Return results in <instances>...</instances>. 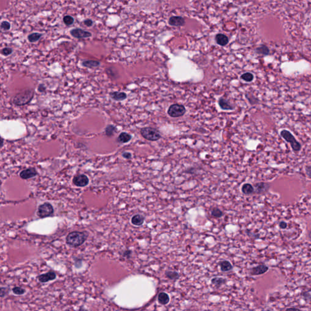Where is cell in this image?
<instances>
[{"label": "cell", "instance_id": "6da1fadb", "mask_svg": "<svg viewBox=\"0 0 311 311\" xmlns=\"http://www.w3.org/2000/svg\"><path fill=\"white\" fill-rule=\"evenodd\" d=\"M88 234L82 232H72L69 233L66 238V243L71 247H77L81 246L86 240Z\"/></svg>", "mask_w": 311, "mask_h": 311}, {"label": "cell", "instance_id": "7a4b0ae2", "mask_svg": "<svg viewBox=\"0 0 311 311\" xmlns=\"http://www.w3.org/2000/svg\"><path fill=\"white\" fill-rule=\"evenodd\" d=\"M34 96V90L28 88L17 94L13 99V102L15 105L23 106L29 103Z\"/></svg>", "mask_w": 311, "mask_h": 311}, {"label": "cell", "instance_id": "3957f363", "mask_svg": "<svg viewBox=\"0 0 311 311\" xmlns=\"http://www.w3.org/2000/svg\"><path fill=\"white\" fill-rule=\"evenodd\" d=\"M280 134L281 136L283 137L286 142L290 143L291 147L294 151L298 152L300 151L302 148L300 144L297 140V139L293 136L292 134L290 131L284 129L281 131Z\"/></svg>", "mask_w": 311, "mask_h": 311}, {"label": "cell", "instance_id": "277c9868", "mask_svg": "<svg viewBox=\"0 0 311 311\" xmlns=\"http://www.w3.org/2000/svg\"><path fill=\"white\" fill-rule=\"evenodd\" d=\"M140 133L145 139L150 141L158 140L161 137L160 132L156 128L151 127L142 128L140 130Z\"/></svg>", "mask_w": 311, "mask_h": 311}, {"label": "cell", "instance_id": "5b68a950", "mask_svg": "<svg viewBox=\"0 0 311 311\" xmlns=\"http://www.w3.org/2000/svg\"><path fill=\"white\" fill-rule=\"evenodd\" d=\"M53 213L54 208L52 205L49 202H45L38 207L37 214L40 218H46L51 216Z\"/></svg>", "mask_w": 311, "mask_h": 311}, {"label": "cell", "instance_id": "8992f818", "mask_svg": "<svg viewBox=\"0 0 311 311\" xmlns=\"http://www.w3.org/2000/svg\"><path fill=\"white\" fill-rule=\"evenodd\" d=\"M185 112L186 109L183 105L173 104L169 107L168 114L172 117H179L183 116Z\"/></svg>", "mask_w": 311, "mask_h": 311}, {"label": "cell", "instance_id": "52a82bcc", "mask_svg": "<svg viewBox=\"0 0 311 311\" xmlns=\"http://www.w3.org/2000/svg\"><path fill=\"white\" fill-rule=\"evenodd\" d=\"M268 270H269V267L264 264H262L252 267L250 270L249 274L252 276H257V275L265 274Z\"/></svg>", "mask_w": 311, "mask_h": 311}, {"label": "cell", "instance_id": "ba28073f", "mask_svg": "<svg viewBox=\"0 0 311 311\" xmlns=\"http://www.w3.org/2000/svg\"><path fill=\"white\" fill-rule=\"evenodd\" d=\"M74 184L77 187H85L89 183V179L85 174H79L75 176L73 180Z\"/></svg>", "mask_w": 311, "mask_h": 311}, {"label": "cell", "instance_id": "9c48e42d", "mask_svg": "<svg viewBox=\"0 0 311 311\" xmlns=\"http://www.w3.org/2000/svg\"><path fill=\"white\" fill-rule=\"evenodd\" d=\"M270 187V184L266 183H255L254 188V193L258 194H265V193L267 192L268 190H269Z\"/></svg>", "mask_w": 311, "mask_h": 311}, {"label": "cell", "instance_id": "30bf717a", "mask_svg": "<svg viewBox=\"0 0 311 311\" xmlns=\"http://www.w3.org/2000/svg\"><path fill=\"white\" fill-rule=\"evenodd\" d=\"M71 34L72 36L77 38H88L91 36V33L81 29H74L71 30Z\"/></svg>", "mask_w": 311, "mask_h": 311}, {"label": "cell", "instance_id": "8fae6325", "mask_svg": "<svg viewBox=\"0 0 311 311\" xmlns=\"http://www.w3.org/2000/svg\"><path fill=\"white\" fill-rule=\"evenodd\" d=\"M37 175V170L34 168H29L25 170H23L19 174L21 178L23 179H28L34 177Z\"/></svg>", "mask_w": 311, "mask_h": 311}, {"label": "cell", "instance_id": "7c38bea8", "mask_svg": "<svg viewBox=\"0 0 311 311\" xmlns=\"http://www.w3.org/2000/svg\"><path fill=\"white\" fill-rule=\"evenodd\" d=\"M55 278L56 274L54 272H49L46 274L40 275L38 276V279L41 283H46L49 281L54 280Z\"/></svg>", "mask_w": 311, "mask_h": 311}, {"label": "cell", "instance_id": "4fadbf2b", "mask_svg": "<svg viewBox=\"0 0 311 311\" xmlns=\"http://www.w3.org/2000/svg\"><path fill=\"white\" fill-rule=\"evenodd\" d=\"M168 23L171 26H181L185 24V20L181 17H172L169 19Z\"/></svg>", "mask_w": 311, "mask_h": 311}, {"label": "cell", "instance_id": "5bb4252c", "mask_svg": "<svg viewBox=\"0 0 311 311\" xmlns=\"http://www.w3.org/2000/svg\"><path fill=\"white\" fill-rule=\"evenodd\" d=\"M220 108L224 110H233V106L230 103L229 101L224 98H221L218 101Z\"/></svg>", "mask_w": 311, "mask_h": 311}, {"label": "cell", "instance_id": "9a60e30c", "mask_svg": "<svg viewBox=\"0 0 311 311\" xmlns=\"http://www.w3.org/2000/svg\"><path fill=\"white\" fill-rule=\"evenodd\" d=\"M110 96L112 99L117 101H123L127 97L126 93L122 92H113L110 94Z\"/></svg>", "mask_w": 311, "mask_h": 311}, {"label": "cell", "instance_id": "2e32d148", "mask_svg": "<svg viewBox=\"0 0 311 311\" xmlns=\"http://www.w3.org/2000/svg\"><path fill=\"white\" fill-rule=\"evenodd\" d=\"M220 266V269L222 272H229L233 269V265L230 263V262L227 260H224L222 261H220L219 263Z\"/></svg>", "mask_w": 311, "mask_h": 311}, {"label": "cell", "instance_id": "e0dca14e", "mask_svg": "<svg viewBox=\"0 0 311 311\" xmlns=\"http://www.w3.org/2000/svg\"><path fill=\"white\" fill-rule=\"evenodd\" d=\"M241 191L246 195H250L254 193V188L250 183H244L241 187Z\"/></svg>", "mask_w": 311, "mask_h": 311}, {"label": "cell", "instance_id": "ac0fdd59", "mask_svg": "<svg viewBox=\"0 0 311 311\" xmlns=\"http://www.w3.org/2000/svg\"><path fill=\"white\" fill-rule=\"evenodd\" d=\"M211 283L216 287H220L221 286L227 283L226 279L222 277H214L211 280Z\"/></svg>", "mask_w": 311, "mask_h": 311}, {"label": "cell", "instance_id": "d6986e66", "mask_svg": "<svg viewBox=\"0 0 311 311\" xmlns=\"http://www.w3.org/2000/svg\"><path fill=\"white\" fill-rule=\"evenodd\" d=\"M216 41L218 45L221 46H225L229 42V38L226 35L219 34L216 36Z\"/></svg>", "mask_w": 311, "mask_h": 311}, {"label": "cell", "instance_id": "ffe728a7", "mask_svg": "<svg viewBox=\"0 0 311 311\" xmlns=\"http://www.w3.org/2000/svg\"><path fill=\"white\" fill-rule=\"evenodd\" d=\"M131 137H132L129 134L125 132H123L120 133V134L118 136L117 141L121 144H125L128 142L131 139Z\"/></svg>", "mask_w": 311, "mask_h": 311}, {"label": "cell", "instance_id": "44dd1931", "mask_svg": "<svg viewBox=\"0 0 311 311\" xmlns=\"http://www.w3.org/2000/svg\"><path fill=\"white\" fill-rule=\"evenodd\" d=\"M158 302L162 305L168 304L170 302V297L165 292L160 293L158 295Z\"/></svg>", "mask_w": 311, "mask_h": 311}, {"label": "cell", "instance_id": "7402d4cb", "mask_svg": "<svg viewBox=\"0 0 311 311\" xmlns=\"http://www.w3.org/2000/svg\"><path fill=\"white\" fill-rule=\"evenodd\" d=\"M144 222V217L140 215H136L133 216L131 219V222L135 226H141Z\"/></svg>", "mask_w": 311, "mask_h": 311}, {"label": "cell", "instance_id": "603a6c76", "mask_svg": "<svg viewBox=\"0 0 311 311\" xmlns=\"http://www.w3.org/2000/svg\"><path fill=\"white\" fill-rule=\"evenodd\" d=\"M42 36L43 34L41 33H38V32L32 33L28 36V41L30 43H35L38 41Z\"/></svg>", "mask_w": 311, "mask_h": 311}, {"label": "cell", "instance_id": "cb8c5ba5", "mask_svg": "<svg viewBox=\"0 0 311 311\" xmlns=\"http://www.w3.org/2000/svg\"><path fill=\"white\" fill-rule=\"evenodd\" d=\"M82 64L85 67L92 68L98 66L100 64V63L97 61H94V60H87V61H84L82 63Z\"/></svg>", "mask_w": 311, "mask_h": 311}, {"label": "cell", "instance_id": "d4e9b609", "mask_svg": "<svg viewBox=\"0 0 311 311\" xmlns=\"http://www.w3.org/2000/svg\"><path fill=\"white\" fill-rule=\"evenodd\" d=\"M165 275L167 278L172 280H176L179 278V274L175 271H166L165 272Z\"/></svg>", "mask_w": 311, "mask_h": 311}, {"label": "cell", "instance_id": "484cf974", "mask_svg": "<svg viewBox=\"0 0 311 311\" xmlns=\"http://www.w3.org/2000/svg\"><path fill=\"white\" fill-rule=\"evenodd\" d=\"M211 215L215 218H220L223 216V212L219 208L215 207L212 209L211 211Z\"/></svg>", "mask_w": 311, "mask_h": 311}, {"label": "cell", "instance_id": "4316f807", "mask_svg": "<svg viewBox=\"0 0 311 311\" xmlns=\"http://www.w3.org/2000/svg\"><path fill=\"white\" fill-rule=\"evenodd\" d=\"M254 75L250 73H246L243 74L241 76V78L243 80H244L246 82H251L254 80Z\"/></svg>", "mask_w": 311, "mask_h": 311}, {"label": "cell", "instance_id": "83f0119b", "mask_svg": "<svg viewBox=\"0 0 311 311\" xmlns=\"http://www.w3.org/2000/svg\"><path fill=\"white\" fill-rule=\"evenodd\" d=\"M116 128H115L112 125H108L105 129V133L108 136H112L114 134V133L115 132Z\"/></svg>", "mask_w": 311, "mask_h": 311}, {"label": "cell", "instance_id": "f1b7e54d", "mask_svg": "<svg viewBox=\"0 0 311 311\" xmlns=\"http://www.w3.org/2000/svg\"><path fill=\"white\" fill-rule=\"evenodd\" d=\"M0 28L3 30H9L10 29V24L9 22L8 21H3L1 25H0Z\"/></svg>", "mask_w": 311, "mask_h": 311}, {"label": "cell", "instance_id": "f546056e", "mask_svg": "<svg viewBox=\"0 0 311 311\" xmlns=\"http://www.w3.org/2000/svg\"><path fill=\"white\" fill-rule=\"evenodd\" d=\"M12 52H13L12 49L10 47H4L1 51V54L2 55H4V56H8V55H10Z\"/></svg>", "mask_w": 311, "mask_h": 311}, {"label": "cell", "instance_id": "4dcf8cb0", "mask_svg": "<svg viewBox=\"0 0 311 311\" xmlns=\"http://www.w3.org/2000/svg\"><path fill=\"white\" fill-rule=\"evenodd\" d=\"M74 21V19L73 18L69 15H66L63 18V22L66 26H70L73 25Z\"/></svg>", "mask_w": 311, "mask_h": 311}, {"label": "cell", "instance_id": "1f68e13d", "mask_svg": "<svg viewBox=\"0 0 311 311\" xmlns=\"http://www.w3.org/2000/svg\"><path fill=\"white\" fill-rule=\"evenodd\" d=\"M256 51L259 54H263V55H267L269 54V49L267 47H265V46H262V47H260L258 48L257 50H256Z\"/></svg>", "mask_w": 311, "mask_h": 311}, {"label": "cell", "instance_id": "d6a6232c", "mask_svg": "<svg viewBox=\"0 0 311 311\" xmlns=\"http://www.w3.org/2000/svg\"><path fill=\"white\" fill-rule=\"evenodd\" d=\"M12 291L15 295H23L25 292V290L20 287H15L12 289Z\"/></svg>", "mask_w": 311, "mask_h": 311}, {"label": "cell", "instance_id": "836d02e7", "mask_svg": "<svg viewBox=\"0 0 311 311\" xmlns=\"http://www.w3.org/2000/svg\"><path fill=\"white\" fill-rule=\"evenodd\" d=\"M6 294V289L4 287H0V297H4Z\"/></svg>", "mask_w": 311, "mask_h": 311}, {"label": "cell", "instance_id": "e575fe53", "mask_svg": "<svg viewBox=\"0 0 311 311\" xmlns=\"http://www.w3.org/2000/svg\"><path fill=\"white\" fill-rule=\"evenodd\" d=\"M279 227L281 229H285L287 228V222H284V221H281L280 223H279Z\"/></svg>", "mask_w": 311, "mask_h": 311}, {"label": "cell", "instance_id": "d590c367", "mask_svg": "<svg viewBox=\"0 0 311 311\" xmlns=\"http://www.w3.org/2000/svg\"><path fill=\"white\" fill-rule=\"evenodd\" d=\"M84 23H85V25L86 26L90 27V26H91L92 25V21L91 19H86V21H84Z\"/></svg>", "mask_w": 311, "mask_h": 311}, {"label": "cell", "instance_id": "8d00e7d4", "mask_svg": "<svg viewBox=\"0 0 311 311\" xmlns=\"http://www.w3.org/2000/svg\"><path fill=\"white\" fill-rule=\"evenodd\" d=\"M122 156L126 159H130L131 157V154L128 152H124L122 154Z\"/></svg>", "mask_w": 311, "mask_h": 311}, {"label": "cell", "instance_id": "74e56055", "mask_svg": "<svg viewBox=\"0 0 311 311\" xmlns=\"http://www.w3.org/2000/svg\"><path fill=\"white\" fill-rule=\"evenodd\" d=\"M131 252L130 250H126L125 252H124V254H123V256L127 257V258H129V256L131 255Z\"/></svg>", "mask_w": 311, "mask_h": 311}, {"label": "cell", "instance_id": "f35d334b", "mask_svg": "<svg viewBox=\"0 0 311 311\" xmlns=\"http://www.w3.org/2000/svg\"><path fill=\"white\" fill-rule=\"evenodd\" d=\"M45 90V88L43 85H40L38 87V91L40 92H43Z\"/></svg>", "mask_w": 311, "mask_h": 311}, {"label": "cell", "instance_id": "ab89813d", "mask_svg": "<svg viewBox=\"0 0 311 311\" xmlns=\"http://www.w3.org/2000/svg\"><path fill=\"white\" fill-rule=\"evenodd\" d=\"M4 145V139L0 136V148Z\"/></svg>", "mask_w": 311, "mask_h": 311}, {"label": "cell", "instance_id": "60d3db41", "mask_svg": "<svg viewBox=\"0 0 311 311\" xmlns=\"http://www.w3.org/2000/svg\"><path fill=\"white\" fill-rule=\"evenodd\" d=\"M286 311H300V309L297 308H288L286 309Z\"/></svg>", "mask_w": 311, "mask_h": 311}]
</instances>
